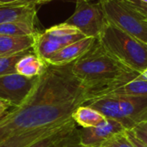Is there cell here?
Listing matches in <instances>:
<instances>
[{"label":"cell","instance_id":"1","mask_svg":"<svg viewBox=\"0 0 147 147\" xmlns=\"http://www.w3.org/2000/svg\"><path fill=\"white\" fill-rule=\"evenodd\" d=\"M72 63H47L25 102L0 119V142L26 131L70 120L78 107L90 102L86 89L72 72Z\"/></svg>","mask_w":147,"mask_h":147},{"label":"cell","instance_id":"2","mask_svg":"<svg viewBox=\"0 0 147 147\" xmlns=\"http://www.w3.org/2000/svg\"><path fill=\"white\" fill-rule=\"evenodd\" d=\"M71 70L86 89L90 102L110 94L140 75L110 55L97 39L72 63Z\"/></svg>","mask_w":147,"mask_h":147},{"label":"cell","instance_id":"3","mask_svg":"<svg viewBox=\"0 0 147 147\" xmlns=\"http://www.w3.org/2000/svg\"><path fill=\"white\" fill-rule=\"evenodd\" d=\"M97 40L110 55L129 69L140 74L147 69V44L109 21Z\"/></svg>","mask_w":147,"mask_h":147},{"label":"cell","instance_id":"4","mask_svg":"<svg viewBox=\"0 0 147 147\" xmlns=\"http://www.w3.org/2000/svg\"><path fill=\"white\" fill-rule=\"evenodd\" d=\"M84 105L96 109L107 119L120 122L127 130L147 121V96L107 95Z\"/></svg>","mask_w":147,"mask_h":147},{"label":"cell","instance_id":"5","mask_svg":"<svg viewBox=\"0 0 147 147\" xmlns=\"http://www.w3.org/2000/svg\"><path fill=\"white\" fill-rule=\"evenodd\" d=\"M108 21L147 44V21L127 0H98Z\"/></svg>","mask_w":147,"mask_h":147},{"label":"cell","instance_id":"6","mask_svg":"<svg viewBox=\"0 0 147 147\" xmlns=\"http://www.w3.org/2000/svg\"><path fill=\"white\" fill-rule=\"evenodd\" d=\"M85 38L76 28L65 22L54 25L34 34L33 51L45 62L63 47Z\"/></svg>","mask_w":147,"mask_h":147},{"label":"cell","instance_id":"7","mask_svg":"<svg viewBox=\"0 0 147 147\" xmlns=\"http://www.w3.org/2000/svg\"><path fill=\"white\" fill-rule=\"evenodd\" d=\"M75 2V11L65 23L76 28L85 37L97 39L108 23L102 6L98 2L91 3L90 0H76Z\"/></svg>","mask_w":147,"mask_h":147},{"label":"cell","instance_id":"8","mask_svg":"<svg viewBox=\"0 0 147 147\" xmlns=\"http://www.w3.org/2000/svg\"><path fill=\"white\" fill-rule=\"evenodd\" d=\"M39 77L26 78L18 73L0 76V100L20 107L28 96Z\"/></svg>","mask_w":147,"mask_h":147},{"label":"cell","instance_id":"9","mask_svg":"<svg viewBox=\"0 0 147 147\" xmlns=\"http://www.w3.org/2000/svg\"><path fill=\"white\" fill-rule=\"evenodd\" d=\"M126 130L120 122L106 118L96 127L79 129L80 144L84 147H101L111 137Z\"/></svg>","mask_w":147,"mask_h":147},{"label":"cell","instance_id":"10","mask_svg":"<svg viewBox=\"0 0 147 147\" xmlns=\"http://www.w3.org/2000/svg\"><path fill=\"white\" fill-rule=\"evenodd\" d=\"M71 120H72V118L59 124H54L49 127H40L31 131H26L13 135L0 142V147H28L36 141L59 130Z\"/></svg>","mask_w":147,"mask_h":147},{"label":"cell","instance_id":"11","mask_svg":"<svg viewBox=\"0 0 147 147\" xmlns=\"http://www.w3.org/2000/svg\"><path fill=\"white\" fill-rule=\"evenodd\" d=\"M96 39L91 37H85L80 40L71 43L62 49L59 50L46 63L53 65H62L74 62L84 53H86L95 43Z\"/></svg>","mask_w":147,"mask_h":147},{"label":"cell","instance_id":"12","mask_svg":"<svg viewBox=\"0 0 147 147\" xmlns=\"http://www.w3.org/2000/svg\"><path fill=\"white\" fill-rule=\"evenodd\" d=\"M8 22H25L36 27V6H0V24Z\"/></svg>","mask_w":147,"mask_h":147},{"label":"cell","instance_id":"13","mask_svg":"<svg viewBox=\"0 0 147 147\" xmlns=\"http://www.w3.org/2000/svg\"><path fill=\"white\" fill-rule=\"evenodd\" d=\"M34 34L25 36L0 34V57L11 56L33 49Z\"/></svg>","mask_w":147,"mask_h":147},{"label":"cell","instance_id":"14","mask_svg":"<svg viewBox=\"0 0 147 147\" xmlns=\"http://www.w3.org/2000/svg\"><path fill=\"white\" fill-rule=\"evenodd\" d=\"M47 63L34 54V51L22 56L16 65V73L26 77H39L45 70Z\"/></svg>","mask_w":147,"mask_h":147},{"label":"cell","instance_id":"15","mask_svg":"<svg viewBox=\"0 0 147 147\" xmlns=\"http://www.w3.org/2000/svg\"><path fill=\"white\" fill-rule=\"evenodd\" d=\"M71 118L76 124L82 127V128L96 127L106 120L101 113L87 105L78 107L73 112Z\"/></svg>","mask_w":147,"mask_h":147},{"label":"cell","instance_id":"16","mask_svg":"<svg viewBox=\"0 0 147 147\" xmlns=\"http://www.w3.org/2000/svg\"><path fill=\"white\" fill-rule=\"evenodd\" d=\"M77 128V124L72 119L59 130L36 141L28 147H58L67 136H69Z\"/></svg>","mask_w":147,"mask_h":147},{"label":"cell","instance_id":"17","mask_svg":"<svg viewBox=\"0 0 147 147\" xmlns=\"http://www.w3.org/2000/svg\"><path fill=\"white\" fill-rule=\"evenodd\" d=\"M109 95H121L132 96H147V80L140 78V76H138L134 80L127 83L121 87H119Z\"/></svg>","mask_w":147,"mask_h":147},{"label":"cell","instance_id":"18","mask_svg":"<svg viewBox=\"0 0 147 147\" xmlns=\"http://www.w3.org/2000/svg\"><path fill=\"white\" fill-rule=\"evenodd\" d=\"M39 29L35 26L30 25L25 22H8L0 24V34L1 35H11V36H25L33 35L36 34Z\"/></svg>","mask_w":147,"mask_h":147},{"label":"cell","instance_id":"19","mask_svg":"<svg viewBox=\"0 0 147 147\" xmlns=\"http://www.w3.org/2000/svg\"><path fill=\"white\" fill-rule=\"evenodd\" d=\"M33 49L16 53L11 56H5V57H0V76L9 75V74H14L16 73V65L19 59L24 56L25 54L32 52Z\"/></svg>","mask_w":147,"mask_h":147},{"label":"cell","instance_id":"20","mask_svg":"<svg viewBox=\"0 0 147 147\" xmlns=\"http://www.w3.org/2000/svg\"><path fill=\"white\" fill-rule=\"evenodd\" d=\"M101 147H134L127 135V130L119 133L105 141Z\"/></svg>","mask_w":147,"mask_h":147},{"label":"cell","instance_id":"21","mask_svg":"<svg viewBox=\"0 0 147 147\" xmlns=\"http://www.w3.org/2000/svg\"><path fill=\"white\" fill-rule=\"evenodd\" d=\"M48 2H50V0H0V6H36Z\"/></svg>","mask_w":147,"mask_h":147},{"label":"cell","instance_id":"22","mask_svg":"<svg viewBox=\"0 0 147 147\" xmlns=\"http://www.w3.org/2000/svg\"><path fill=\"white\" fill-rule=\"evenodd\" d=\"M58 147H84L80 144L79 129L77 128L69 136H67Z\"/></svg>","mask_w":147,"mask_h":147},{"label":"cell","instance_id":"23","mask_svg":"<svg viewBox=\"0 0 147 147\" xmlns=\"http://www.w3.org/2000/svg\"><path fill=\"white\" fill-rule=\"evenodd\" d=\"M134 135L147 146V121L141 122L131 129Z\"/></svg>","mask_w":147,"mask_h":147},{"label":"cell","instance_id":"24","mask_svg":"<svg viewBox=\"0 0 147 147\" xmlns=\"http://www.w3.org/2000/svg\"><path fill=\"white\" fill-rule=\"evenodd\" d=\"M138 12H140L147 21V3L140 0H127Z\"/></svg>","mask_w":147,"mask_h":147},{"label":"cell","instance_id":"25","mask_svg":"<svg viewBox=\"0 0 147 147\" xmlns=\"http://www.w3.org/2000/svg\"><path fill=\"white\" fill-rule=\"evenodd\" d=\"M127 135L129 139V140L131 141V143L134 145V147H147L144 143H142L133 133L132 130H127Z\"/></svg>","mask_w":147,"mask_h":147},{"label":"cell","instance_id":"26","mask_svg":"<svg viewBox=\"0 0 147 147\" xmlns=\"http://www.w3.org/2000/svg\"><path fill=\"white\" fill-rule=\"evenodd\" d=\"M10 108H12V107L9 103L0 100V119L7 114L6 112H8L9 109H10Z\"/></svg>","mask_w":147,"mask_h":147},{"label":"cell","instance_id":"27","mask_svg":"<svg viewBox=\"0 0 147 147\" xmlns=\"http://www.w3.org/2000/svg\"><path fill=\"white\" fill-rule=\"evenodd\" d=\"M140 78H144V79H146V80H147V69L144 71V72H142L140 75Z\"/></svg>","mask_w":147,"mask_h":147},{"label":"cell","instance_id":"28","mask_svg":"<svg viewBox=\"0 0 147 147\" xmlns=\"http://www.w3.org/2000/svg\"><path fill=\"white\" fill-rule=\"evenodd\" d=\"M51 1H53V0H50V2H51ZM62 1H74V2H75L76 0H62Z\"/></svg>","mask_w":147,"mask_h":147},{"label":"cell","instance_id":"29","mask_svg":"<svg viewBox=\"0 0 147 147\" xmlns=\"http://www.w3.org/2000/svg\"><path fill=\"white\" fill-rule=\"evenodd\" d=\"M140 1H142V2H144L145 3H147V0H140Z\"/></svg>","mask_w":147,"mask_h":147}]
</instances>
